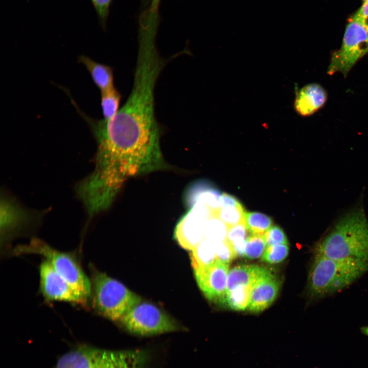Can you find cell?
I'll list each match as a JSON object with an SVG mask.
<instances>
[{
	"mask_svg": "<svg viewBox=\"0 0 368 368\" xmlns=\"http://www.w3.org/2000/svg\"><path fill=\"white\" fill-rule=\"evenodd\" d=\"M314 254L368 262V221L360 206L351 209L316 244Z\"/></svg>",
	"mask_w": 368,
	"mask_h": 368,
	"instance_id": "cell-1",
	"label": "cell"
},
{
	"mask_svg": "<svg viewBox=\"0 0 368 368\" xmlns=\"http://www.w3.org/2000/svg\"><path fill=\"white\" fill-rule=\"evenodd\" d=\"M367 270L366 261L315 254L308 274L309 292L316 298L332 294L352 284Z\"/></svg>",
	"mask_w": 368,
	"mask_h": 368,
	"instance_id": "cell-2",
	"label": "cell"
},
{
	"mask_svg": "<svg viewBox=\"0 0 368 368\" xmlns=\"http://www.w3.org/2000/svg\"><path fill=\"white\" fill-rule=\"evenodd\" d=\"M149 357L144 350L111 351L79 344L62 355L54 368H144Z\"/></svg>",
	"mask_w": 368,
	"mask_h": 368,
	"instance_id": "cell-3",
	"label": "cell"
},
{
	"mask_svg": "<svg viewBox=\"0 0 368 368\" xmlns=\"http://www.w3.org/2000/svg\"><path fill=\"white\" fill-rule=\"evenodd\" d=\"M92 306L102 316L119 321L142 298L119 281L91 267Z\"/></svg>",
	"mask_w": 368,
	"mask_h": 368,
	"instance_id": "cell-4",
	"label": "cell"
},
{
	"mask_svg": "<svg viewBox=\"0 0 368 368\" xmlns=\"http://www.w3.org/2000/svg\"><path fill=\"white\" fill-rule=\"evenodd\" d=\"M15 256L35 254L42 256L54 269L87 302L91 294V284L75 254L56 249L41 240L33 238L26 245L17 246Z\"/></svg>",
	"mask_w": 368,
	"mask_h": 368,
	"instance_id": "cell-5",
	"label": "cell"
},
{
	"mask_svg": "<svg viewBox=\"0 0 368 368\" xmlns=\"http://www.w3.org/2000/svg\"><path fill=\"white\" fill-rule=\"evenodd\" d=\"M128 332L150 336L179 330L176 321L153 304L142 301L133 306L119 321Z\"/></svg>",
	"mask_w": 368,
	"mask_h": 368,
	"instance_id": "cell-6",
	"label": "cell"
},
{
	"mask_svg": "<svg viewBox=\"0 0 368 368\" xmlns=\"http://www.w3.org/2000/svg\"><path fill=\"white\" fill-rule=\"evenodd\" d=\"M368 53V29L353 19L349 21L340 49L332 55L328 74L346 76L356 63Z\"/></svg>",
	"mask_w": 368,
	"mask_h": 368,
	"instance_id": "cell-7",
	"label": "cell"
},
{
	"mask_svg": "<svg viewBox=\"0 0 368 368\" xmlns=\"http://www.w3.org/2000/svg\"><path fill=\"white\" fill-rule=\"evenodd\" d=\"M40 290L49 302L62 301L85 306L87 301L54 269L46 260L39 267Z\"/></svg>",
	"mask_w": 368,
	"mask_h": 368,
	"instance_id": "cell-8",
	"label": "cell"
},
{
	"mask_svg": "<svg viewBox=\"0 0 368 368\" xmlns=\"http://www.w3.org/2000/svg\"><path fill=\"white\" fill-rule=\"evenodd\" d=\"M1 238L2 246L21 232L41 214L22 208L12 197L1 196Z\"/></svg>",
	"mask_w": 368,
	"mask_h": 368,
	"instance_id": "cell-9",
	"label": "cell"
},
{
	"mask_svg": "<svg viewBox=\"0 0 368 368\" xmlns=\"http://www.w3.org/2000/svg\"><path fill=\"white\" fill-rule=\"evenodd\" d=\"M229 264L216 260L205 266L193 267L198 286L210 301L220 303L227 287Z\"/></svg>",
	"mask_w": 368,
	"mask_h": 368,
	"instance_id": "cell-10",
	"label": "cell"
},
{
	"mask_svg": "<svg viewBox=\"0 0 368 368\" xmlns=\"http://www.w3.org/2000/svg\"><path fill=\"white\" fill-rule=\"evenodd\" d=\"M279 288L278 279L268 270L251 285L247 310L254 313L264 310L275 300Z\"/></svg>",
	"mask_w": 368,
	"mask_h": 368,
	"instance_id": "cell-11",
	"label": "cell"
},
{
	"mask_svg": "<svg viewBox=\"0 0 368 368\" xmlns=\"http://www.w3.org/2000/svg\"><path fill=\"white\" fill-rule=\"evenodd\" d=\"M327 93L320 85L310 83L300 89L294 100V109L303 117L311 116L326 103Z\"/></svg>",
	"mask_w": 368,
	"mask_h": 368,
	"instance_id": "cell-12",
	"label": "cell"
},
{
	"mask_svg": "<svg viewBox=\"0 0 368 368\" xmlns=\"http://www.w3.org/2000/svg\"><path fill=\"white\" fill-rule=\"evenodd\" d=\"M268 270L253 264L235 266L229 270L226 291L239 286H251Z\"/></svg>",
	"mask_w": 368,
	"mask_h": 368,
	"instance_id": "cell-13",
	"label": "cell"
},
{
	"mask_svg": "<svg viewBox=\"0 0 368 368\" xmlns=\"http://www.w3.org/2000/svg\"><path fill=\"white\" fill-rule=\"evenodd\" d=\"M78 60L79 62L85 66L101 92L114 87L113 72L111 67L98 63L83 55L79 56Z\"/></svg>",
	"mask_w": 368,
	"mask_h": 368,
	"instance_id": "cell-14",
	"label": "cell"
},
{
	"mask_svg": "<svg viewBox=\"0 0 368 368\" xmlns=\"http://www.w3.org/2000/svg\"><path fill=\"white\" fill-rule=\"evenodd\" d=\"M251 286H238L226 291L220 302L229 309L235 311H244L248 305Z\"/></svg>",
	"mask_w": 368,
	"mask_h": 368,
	"instance_id": "cell-15",
	"label": "cell"
},
{
	"mask_svg": "<svg viewBox=\"0 0 368 368\" xmlns=\"http://www.w3.org/2000/svg\"><path fill=\"white\" fill-rule=\"evenodd\" d=\"M217 244L206 239L203 240L191 251V258L193 267L205 266L216 260Z\"/></svg>",
	"mask_w": 368,
	"mask_h": 368,
	"instance_id": "cell-16",
	"label": "cell"
},
{
	"mask_svg": "<svg viewBox=\"0 0 368 368\" xmlns=\"http://www.w3.org/2000/svg\"><path fill=\"white\" fill-rule=\"evenodd\" d=\"M244 224L251 235L263 236L271 226L273 221L270 217L259 212H245Z\"/></svg>",
	"mask_w": 368,
	"mask_h": 368,
	"instance_id": "cell-17",
	"label": "cell"
},
{
	"mask_svg": "<svg viewBox=\"0 0 368 368\" xmlns=\"http://www.w3.org/2000/svg\"><path fill=\"white\" fill-rule=\"evenodd\" d=\"M247 232L244 223L227 227L226 240L233 247L237 257L244 256V247L248 237Z\"/></svg>",
	"mask_w": 368,
	"mask_h": 368,
	"instance_id": "cell-18",
	"label": "cell"
},
{
	"mask_svg": "<svg viewBox=\"0 0 368 368\" xmlns=\"http://www.w3.org/2000/svg\"><path fill=\"white\" fill-rule=\"evenodd\" d=\"M101 106L104 119L113 117L120 109L121 96L114 87L101 92Z\"/></svg>",
	"mask_w": 368,
	"mask_h": 368,
	"instance_id": "cell-19",
	"label": "cell"
},
{
	"mask_svg": "<svg viewBox=\"0 0 368 368\" xmlns=\"http://www.w3.org/2000/svg\"><path fill=\"white\" fill-rule=\"evenodd\" d=\"M246 211L242 205L234 206H221L217 212V215L227 227L244 223V215Z\"/></svg>",
	"mask_w": 368,
	"mask_h": 368,
	"instance_id": "cell-20",
	"label": "cell"
},
{
	"mask_svg": "<svg viewBox=\"0 0 368 368\" xmlns=\"http://www.w3.org/2000/svg\"><path fill=\"white\" fill-rule=\"evenodd\" d=\"M267 246L263 236L251 235L246 241L243 257L255 259L261 257Z\"/></svg>",
	"mask_w": 368,
	"mask_h": 368,
	"instance_id": "cell-21",
	"label": "cell"
},
{
	"mask_svg": "<svg viewBox=\"0 0 368 368\" xmlns=\"http://www.w3.org/2000/svg\"><path fill=\"white\" fill-rule=\"evenodd\" d=\"M289 253V246L287 244H279L267 246L261 260L269 263H279L284 260Z\"/></svg>",
	"mask_w": 368,
	"mask_h": 368,
	"instance_id": "cell-22",
	"label": "cell"
},
{
	"mask_svg": "<svg viewBox=\"0 0 368 368\" xmlns=\"http://www.w3.org/2000/svg\"><path fill=\"white\" fill-rule=\"evenodd\" d=\"M263 236L267 246L288 244L284 231L277 225L271 226Z\"/></svg>",
	"mask_w": 368,
	"mask_h": 368,
	"instance_id": "cell-23",
	"label": "cell"
},
{
	"mask_svg": "<svg viewBox=\"0 0 368 368\" xmlns=\"http://www.w3.org/2000/svg\"><path fill=\"white\" fill-rule=\"evenodd\" d=\"M236 257L234 249L226 239L217 245L216 260L229 264Z\"/></svg>",
	"mask_w": 368,
	"mask_h": 368,
	"instance_id": "cell-24",
	"label": "cell"
},
{
	"mask_svg": "<svg viewBox=\"0 0 368 368\" xmlns=\"http://www.w3.org/2000/svg\"><path fill=\"white\" fill-rule=\"evenodd\" d=\"M102 26H105L112 0H90Z\"/></svg>",
	"mask_w": 368,
	"mask_h": 368,
	"instance_id": "cell-25",
	"label": "cell"
},
{
	"mask_svg": "<svg viewBox=\"0 0 368 368\" xmlns=\"http://www.w3.org/2000/svg\"><path fill=\"white\" fill-rule=\"evenodd\" d=\"M352 19L361 24L368 29V2H364Z\"/></svg>",
	"mask_w": 368,
	"mask_h": 368,
	"instance_id": "cell-26",
	"label": "cell"
},
{
	"mask_svg": "<svg viewBox=\"0 0 368 368\" xmlns=\"http://www.w3.org/2000/svg\"><path fill=\"white\" fill-rule=\"evenodd\" d=\"M242 205L240 201L234 196L223 193L221 197V206H237Z\"/></svg>",
	"mask_w": 368,
	"mask_h": 368,
	"instance_id": "cell-27",
	"label": "cell"
},
{
	"mask_svg": "<svg viewBox=\"0 0 368 368\" xmlns=\"http://www.w3.org/2000/svg\"><path fill=\"white\" fill-rule=\"evenodd\" d=\"M161 0H150L149 9L154 12H158V8Z\"/></svg>",
	"mask_w": 368,
	"mask_h": 368,
	"instance_id": "cell-28",
	"label": "cell"
},
{
	"mask_svg": "<svg viewBox=\"0 0 368 368\" xmlns=\"http://www.w3.org/2000/svg\"><path fill=\"white\" fill-rule=\"evenodd\" d=\"M361 332L368 337V326H364L361 328Z\"/></svg>",
	"mask_w": 368,
	"mask_h": 368,
	"instance_id": "cell-29",
	"label": "cell"
},
{
	"mask_svg": "<svg viewBox=\"0 0 368 368\" xmlns=\"http://www.w3.org/2000/svg\"><path fill=\"white\" fill-rule=\"evenodd\" d=\"M363 1H364V2H368V0H363Z\"/></svg>",
	"mask_w": 368,
	"mask_h": 368,
	"instance_id": "cell-30",
	"label": "cell"
}]
</instances>
